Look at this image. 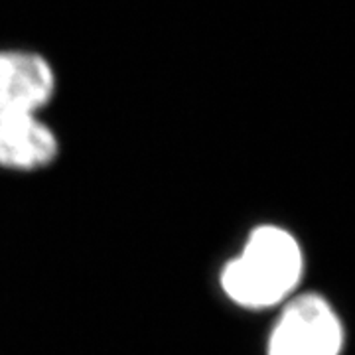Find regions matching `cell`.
Instances as JSON below:
<instances>
[{
    "mask_svg": "<svg viewBox=\"0 0 355 355\" xmlns=\"http://www.w3.org/2000/svg\"><path fill=\"white\" fill-rule=\"evenodd\" d=\"M343 345L345 328L330 300L316 292H298L280 306L266 355H342Z\"/></svg>",
    "mask_w": 355,
    "mask_h": 355,
    "instance_id": "cell-3",
    "label": "cell"
},
{
    "mask_svg": "<svg viewBox=\"0 0 355 355\" xmlns=\"http://www.w3.org/2000/svg\"><path fill=\"white\" fill-rule=\"evenodd\" d=\"M55 89V71L42 53L0 51V168L38 172L55 162L60 139L40 119Z\"/></svg>",
    "mask_w": 355,
    "mask_h": 355,
    "instance_id": "cell-1",
    "label": "cell"
},
{
    "mask_svg": "<svg viewBox=\"0 0 355 355\" xmlns=\"http://www.w3.org/2000/svg\"><path fill=\"white\" fill-rule=\"evenodd\" d=\"M304 272L306 254L298 237L277 223H261L223 265L219 288L243 310H270L298 294Z\"/></svg>",
    "mask_w": 355,
    "mask_h": 355,
    "instance_id": "cell-2",
    "label": "cell"
}]
</instances>
